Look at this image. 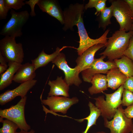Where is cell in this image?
<instances>
[{
	"instance_id": "obj_13",
	"label": "cell",
	"mask_w": 133,
	"mask_h": 133,
	"mask_svg": "<svg viewBox=\"0 0 133 133\" xmlns=\"http://www.w3.org/2000/svg\"><path fill=\"white\" fill-rule=\"evenodd\" d=\"M105 46V45L102 43L95 45L86 50L78 57L76 60V66L79 68L81 72L90 67L95 59L94 56L96 52Z\"/></svg>"
},
{
	"instance_id": "obj_23",
	"label": "cell",
	"mask_w": 133,
	"mask_h": 133,
	"mask_svg": "<svg viewBox=\"0 0 133 133\" xmlns=\"http://www.w3.org/2000/svg\"><path fill=\"white\" fill-rule=\"evenodd\" d=\"M99 15V27L105 30L107 27L111 24V19L113 16V8L111 5L109 7H106L101 11Z\"/></svg>"
},
{
	"instance_id": "obj_33",
	"label": "cell",
	"mask_w": 133,
	"mask_h": 133,
	"mask_svg": "<svg viewBox=\"0 0 133 133\" xmlns=\"http://www.w3.org/2000/svg\"><path fill=\"white\" fill-rule=\"evenodd\" d=\"M124 113L128 118L132 119L133 118V104L127 107L124 109Z\"/></svg>"
},
{
	"instance_id": "obj_22",
	"label": "cell",
	"mask_w": 133,
	"mask_h": 133,
	"mask_svg": "<svg viewBox=\"0 0 133 133\" xmlns=\"http://www.w3.org/2000/svg\"><path fill=\"white\" fill-rule=\"evenodd\" d=\"M114 61L117 68L127 77L133 76V62L131 59L123 55Z\"/></svg>"
},
{
	"instance_id": "obj_32",
	"label": "cell",
	"mask_w": 133,
	"mask_h": 133,
	"mask_svg": "<svg viewBox=\"0 0 133 133\" xmlns=\"http://www.w3.org/2000/svg\"><path fill=\"white\" fill-rule=\"evenodd\" d=\"M0 74L4 73L7 69L8 66L7 62L2 54L0 53Z\"/></svg>"
},
{
	"instance_id": "obj_2",
	"label": "cell",
	"mask_w": 133,
	"mask_h": 133,
	"mask_svg": "<svg viewBox=\"0 0 133 133\" xmlns=\"http://www.w3.org/2000/svg\"><path fill=\"white\" fill-rule=\"evenodd\" d=\"M133 35V31L127 32L119 30L116 31L108 38L105 46L106 49L100 54L107 57L110 60L120 58L124 55Z\"/></svg>"
},
{
	"instance_id": "obj_1",
	"label": "cell",
	"mask_w": 133,
	"mask_h": 133,
	"mask_svg": "<svg viewBox=\"0 0 133 133\" xmlns=\"http://www.w3.org/2000/svg\"><path fill=\"white\" fill-rule=\"evenodd\" d=\"M84 9L79 8L70 12L65 20V26L66 29L72 28L76 25L80 37L79 45L76 49L79 56L81 55L86 50L97 44H106L108 39L107 37L110 31L109 29L106 31L100 37L96 39L90 38L88 36L83 23V15Z\"/></svg>"
},
{
	"instance_id": "obj_12",
	"label": "cell",
	"mask_w": 133,
	"mask_h": 133,
	"mask_svg": "<svg viewBox=\"0 0 133 133\" xmlns=\"http://www.w3.org/2000/svg\"><path fill=\"white\" fill-rule=\"evenodd\" d=\"M37 80L33 79L21 83L12 90H8L0 95V104L1 106L11 101L17 96L21 98L26 96L28 92L36 84Z\"/></svg>"
},
{
	"instance_id": "obj_27",
	"label": "cell",
	"mask_w": 133,
	"mask_h": 133,
	"mask_svg": "<svg viewBox=\"0 0 133 133\" xmlns=\"http://www.w3.org/2000/svg\"><path fill=\"white\" fill-rule=\"evenodd\" d=\"M24 0H4L6 5L11 10H17L21 8L26 4Z\"/></svg>"
},
{
	"instance_id": "obj_25",
	"label": "cell",
	"mask_w": 133,
	"mask_h": 133,
	"mask_svg": "<svg viewBox=\"0 0 133 133\" xmlns=\"http://www.w3.org/2000/svg\"><path fill=\"white\" fill-rule=\"evenodd\" d=\"M106 0H89L84 6V9H86L88 8H95L96 10L95 14L98 16L106 7Z\"/></svg>"
},
{
	"instance_id": "obj_36",
	"label": "cell",
	"mask_w": 133,
	"mask_h": 133,
	"mask_svg": "<svg viewBox=\"0 0 133 133\" xmlns=\"http://www.w3.org/2000/svg\"><path fill=\"white\" fill-rule=\"evenodd\" d=\"M107 133L104 131H101V132H96L95 133Z\"/></svg>"
},
{
	"instance_id": "obj_7",
	"label": "cell",
	"mask_w": 133,
	"mask_h": 133,
	"mask_svg": "<svg viewBox=\"0 0 133 133\" xmlns=\"http://www.w3.org/2000/svg\"><path fill=\"white\" fill-rule=\"evenodd\" d=\"M27 99L26 96L21 98L16 105L8 108L0 109V116L14 122L21 130L27 132L31 129V127L27 123L25 116V107Z\"/></svg>"
},
{
	"instance_id": "obj_37",
	"label": "cell",
	"mask_w": 133,
	"mask_h": 133,
	"mask_svg": "<svg viewBox=\"0 0 133 133\" xmlns=\"http://www.w3.org/2000/svg\"><path fill=\"white\" fill-rule=\"evenodd\" d=\"M131 31H133V22L132 24L131 29Z\"/></svg>"
},
{
	"instance_id": "obj_21",
	"label": "cell",
	"mask_w": 133,
	"mask_h": 133,
	"mask_svg": "<svg viewBox=\"0 0 133 133\" xmlns=\"http://www.w3.org/2000/svg\"><path fill=\"white\" fill-rule=\"evenodd\" d=\"M89 107L90 113L86 117L80 119H76L78 122H83L84 120H87L86 128L83 133H87L90 128L94 125H96V122L97 119L101 115L100 110L91 102H89L88 104Z\"/></svg>"
},
{
	"instance_id": "obj_30",
	"label": "cell",
	"mask_w": 133,
	"mask_h": 133,
	"mask_svg": "<svg viewBox=\"0 0 133 133\" xmlns=\"http://www.w3.org/2000/svg\"><path fill=\"white\" fill-rule=\"evenodd\" d=\"M39 0H29L25 1V4L29 5L31 8V11L30 15L32 17H34L36 15L35 12L34 8L36 4H37Z\"/></svg>"
},
{
	"instance_id": "obj_26",
	"label": "cell",
	"mask_w": 133,
	"mask_h": 133,
	"mask_svg": "<svg viewBox=\"0 0 133 133\" xmlns=\"http://www.w3.org/2000/svg\"><path fill=\"white\" fill-rule=\"evenodd\" d=\"M122 96L121 104L122 106L128 107L133 104V92L124 89Z\"/></svg>"
},
{
	"instance_id": "obj_5",
	"label": "cell",
	"mask_w": 133,
	"mask_h": 133,
	"mask_svg": "<svg viewBox=\"0 0 133 133\" xmlns=\"http://www.w3.org/2000/svg\"><path fill=\"white\" fill-rule=\"evenodd\" d=\"M0 53L7 63L13 62L21 64L23 61L22 44L17 43L15 37L6 36L0 40Z\"/></svg>"
},
{
	"instance_id": "obj_31",
	"label": "cell",
	"mask_w": 133,
	"mask_h": 133,
	"mask_svg": "<svg viewBox=\"0 0 133 133\" xmlns=\"http://www.w3.org/2000/svg\"><path fill=\"white\" fill-rule=\"evenodd\" d=\"M123 85L124 89L133 92V76L128 77Z\"/></svg>"
},
{
	"instance_id": "obj_17",
	"label": "cell",
	"mask_w": 133,
	"mask_h": 133,
	"mask_svg": "<svg viewBox=\"0 0 133 133\" xmlns=\"http://www.w3.org/2000/svg\"><path fill=\"white\" fill-rule=\"evenodd\" d=\"M106 74L108 87L113 90L123 85L128 78L117 67L109 70Z\"/></svg>"
},
{
	"instance_id": "obj_4",
	"label": "cell",
	"mask_w": 133,
	"mask_h": 133,
	"mask_svg": "<svg viewBox=\"0 0 133 133\" xmlns=\"http://www.w3.org/2000/svg\"><path fill=\"white\" fill-rule=\"evenodd\" d=\"M10 14L11 18L3 27L0 34L16 38L20 37L23 34L22 28L29 19L30 14L27 10L17 12L13 9L11 10Z\"/></svg>"
},
{
	"instance_id": "obj_19",
	"label": "cell",
	"mask_w": 133,
	"mask_h": 133,
	"mask_svg": "<svg viewBox=\"0 0 133 133\" xmlns=\"http://www.w3.org/2000/svg\"><path fill=\"white\" fill-rule=\"evenodd\" d=\"M67 47L64 46L60 48L57 47L55 51L50 54L46 53L44 50H42L36 58L31 60L35 70L40 67L45 66L50 62H52L62 50Z\"/></svg>"
},
{
	"instance_id": "obj_38",
	"label": "cell",
	"mask_w": 133,
	"mask_h": 133,
	"mask_svg": "<svg viewBox=\"0 0 133 133\" xmlns=\"http://www.w3.org/2000/svg\"><path fill=\"white\" fill-rule=\"evenodd\" d=\"M131 133H133V128L131 132Z\"/></svg>"
},
{
	"instance_id": "obj_15",
	"label": "cell",
	"mask_w": 133,
	"mask_h": 133,
	"mask_svg": "<svg viewBox=\"0 0 133 133\" xmlns=\"http://www.w3.org/2000/svg\"><path fill=\"white\" fill-rule=\"evenodd\" d=\"M48 85L50 90L48 93V97L60 96L68 97L69 86L67 84L62 76H57L54 80H49Z\"/></svg>"
},
{
	"instance_id": "obj_18",
	"label": "cell",
	"mask_w": 133,
	"mask_h": 133,
	"mask_svg": "<svg viewBox=\"0 0 133 133\" xmlns=\"http://www.w3.org/2000/svg\"><path fill=\"white\" fill-rule=\"evenodd\" d=\"M21 63L15 62L8 63V67L3 73L0 74V90L1 91L12 83L15 74L21 65Z\"/></svg>"
},
{
	"instance_id": "obj_3",
	"label": "cell",
	"mask_w": 133,
	"mask_h": 133,
	"mask_svg": "<svg viewBox=\"0 0 133 133\" xmlns=\"http://www.w3.org/2000/svg\"><path fill=\"white\" fill-rule=\"evenodd\" d=\"M124 89L122 85L112 93H104L106 100L103 95L94 98L95 100V106L100 111L103 118L111 120L113 118L118 107L121 104V99Z\"/></svg>"
},
{
	"instance_id": "obj_9",
	"label": "cell",
	"mask_w": 133,
	"mask_h": 133,
	"mask_svg": "<svg viewBox=\"0 0 133 133\" xmlns=\"http://www.w3.org/2000/svg\"><path fill=\"white\" fill-rule=\"evenodd\" d=\"M51 62L63 71L65 76L64 79L69 86L74 85L79 86L82 83L79 76L81 72L79 69L76 66L73 68L69 66L63 53L60 52Z\"/></svg>"
},
{
	"instance_id": "obj_29",
	"label": "cell",
	"mask_w": 133,
	"mask_h": 133,
	"mask_svg": "<svg viewBox=\"0 0 133 133\" xmlns=\"http://www.w3.org/2000/svg\"><path fill=\"white\" fill-rule=\"evenodd\" d=\"M124 55L131 59L133 62V35L130 38L129 45Z\"/></svg>"
},
{
	"instance_id": "obj_11",
	"label": "cell",
	"mask_w": 133,
	"mask_h": 133,
	"mask_svg": "<svg viewBox=\"0 0 133 133\" xmlns=\"http://www.w3.org/2000/svg\"><path fill=\"white\" fill-rule=\"evenodd\" d=\"M41 101L43 104L48 106L52 112L65 114L72 105L78 102L79 100L76 97L70 98L64 96H48L46 99L42 100Z\"/></svg>"
},
{
	"instance_id": "obj_8",
	"label": "cell",
	"mask_w": 133,
	"mask_h": 133,
	"mask_svg": "<svg viewBox=\"0 0 133 133\" xmlns=\"http://www.w3.org/2000/svg\"><path fill=\"white\" fill-rule=\"evenodd\" d=\"M124 110L121 105L112 119L109 121L103 118L104 126L110 129V133H130L131 132L133 128L132 120L126 116Z\"/></svg>"
},
{
	"instance_id": "obj_35",
	"label": "cell",
	"mask_w": 133,
	"mask_h": 133,
	"mask_svg": "<svg viewBox=\"0 0 133 133\" xmlns=\"http://www.w3.org/2000/svg\"><path fill=\"white\" fill-rule=\"evenodd\" d=\"M35 132L33 130H31L29 131H25L23 130H21V131L18 133H34Z\"/></svg>"
},
{
	"instance_id": "obj_34",
	"label": "cell",
	"mask_w": 133,
	"mask_h": 133,
	"mask_svg": "<svg viewBox=\"0 0 133 133\" xmlns=\"http://www.w3.org/2000/svg\"><path fill=\"white\" fill-rule=\"evenodd\" d=\"M127 4L133 13V0H124Z\"/></svg>"
},
{
	"instance_id": "obj_20",
	"label": "cell",
	"mask_w": 133,
	"mask_h": 133,
	"mask_svg": "<svg viewBox=\"0 0 133 133\" xmlns=\"http://www.w3.org/2000/svg\"><path fill=\"white\" fill-rule=\"evenodd\" d=\"M91 83L92 85L88 88V90L91 95L100 93L107 89L106 76L100 73L95 75Z\"/></svg>"
},
{
	"instance_id": "obj_14",
	"label": "cell",
	"mask_w": 133,
	"mask_h": 133,
	"mask_svg": "<svg viewBox=\"0 0 133 133\" xmlns=\"http://www.w3.org/2000/svg\"><path fill=\"white\" fill-rule=\"evenodd\" d=\"M37 5L43 12L55 18L62 24L64 23V17L56 1L39 0Z\"/></svg>"
},
{
	"instance_id": "obj_28",
	"label": "cell",
	"mask_w": 133,
	"mask_h": 133,
	"mask_svg": "<svg viewBox=\"0 0 133 133\" xmlns=\"http://www.w3.org/2000/svg\"><path fill=\"white\" fill-rule=\"evenodd\" d=\"M10 9L5 4L4 0H0V19H6L8 13Z\"/></svg>"
},
{
	"instance_id": "obj_6",
	"label": "cell",
	"mask_w": 133,
	"mask_h": 133,
	"mask_svg": "<svg viewBox=\"0 0 133 133\" xmlns=\"http://www.w3.org/2000/svg\"><path fill=\"white\" fill-rule=\"evenodd\" d=\"M113 8V16L119 23V30L131 31L133 22V13L124 0H110Z\"/></svg>"
},
{
	"instance_id": "obj_24",
	"label": "cell",
	"mask_w": 133,
	"mask_h": 133,
	"mask_svg": "<svg viewBox=\"0 0 133 133\" xmlns=\"http://www.w3.org/2000/svg\"><path fill=\"white\" fill-rule=\"evenodd\" d=\"M0 118V122L2 123V127L0 129V133H18L17 130L18 126L13 121L7 119L3 120Z\"/></svg>"
},
{
	"instance_id": "obj_16",
	"label": "cell",
	"mask_w": 133,
	"mask_h": 133,
	"mask_svg": "<svg viewBox=\"0 0 133 133\" xmlns=\"http://www.w3.org/2000/svg\"><path fill=\"white\" fill-rule=\"evenodd\" d=\"M34 67L29 62L22 64L14 76L13 81L22 83L33 79L36 74Z\"/></svg>"
},
{
	"instance_id": "obj_10",
	"label": "cell",
	"mask_w": 133,
	"mask_h": 133,
	"mask_svg": "<svg viewBox=\"0 0 133 133\" xmlns=\"http://www.w3.org/2000/svg\"><path fill=\"white\" fill-rule=\"evenodd\" d=\"M106 57L102 55L99 58H95L90 67L81 72L84 81L91 83L92 79L95 75L99 73H107L109 70L117 67L114 61H104L103 60Z\"/></svg>"
}]
</instances>
